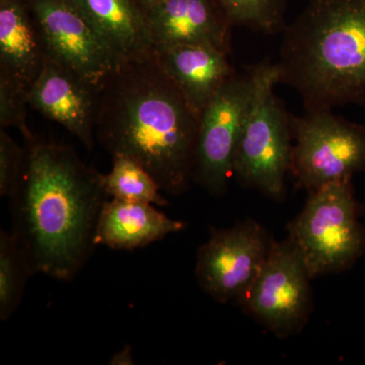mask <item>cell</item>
<instances>
[{
  "label": "cell",
  "instance_id": "obj_1",
  "mask_svg": "<svg viewBox=\"0 0 365 365\" xmlns=\"http://www.w3.org/2000/svg\"><path fill=\"white\" fill-rule=\"evenodd\" d=\"M96 139L130 158L163 192L181 195L193 181L199 118L155 55L117 64L98 88Z\"/></svg>",
  "mask_w": 365,
  "mask_h": 365
},
{
  "label": "cell",
  "instance_id": "obj_2",
  "mask_svg": "<svg viewBox=\"0 0 365 365\" xmlns=\"http://www.w3.org/2000/svg\"><path fill=\"white\" fill-rule=\"evenodd\" d=\"M26 167L13 202V232L34 274L69 281L95 248L107 199L104 175L63 144L26 143Z\"/></svg>",
  "mask_w": 365,
  "mask_h": 365
},
{
  "label": "cell",
  "instance_id": "obj_3",
  "mask_svg": "<svg viewBox=\"0 0 365 365\" xmlns=\"http://www.w3.org/2000/svg\"><path fill=\"white\" fill-rule=\"evenodd\" d=\"M276 66L304 111L365 107V0H307L283 30Z\"/></svg>",
  "mask_w": 365,
  "mask_h": 365
},
{
  "label": "cell",
  "instance_id": "obj_4",
  "mask_svg": "<svg viewBox=\"0 0 365 365\" xmlns=\"http://www.w3.org/2000/svg\"><path fill=\"white\" fill-rule=\"evenodd\" d=\"M251 69L254 93L235 148L232 174L242 186L281 200L292 169V116L274 93L279 83L276 63L265 59Z\"/></svg>",
  "mask_w": 365,
  "mask_h": 365
},
{
  "label": "cell",
  "instance_id": "obj_5",
  "mask_svg": "<svg viewBox=\"0 0 365 365\" xmlns=\"http://www.w3.org/2000/svg\"><path fill=\"white\" fill-rule=\"evenodd\" d=\"M288 232L312 279L349 268L365 246L351 179L329 182L309 193Z\"/></svg>",
  "mask_w": 365,
  "mask_h": 365
},
{
  "label": "cell",
  "instance_id": "obj_6",
  "mask_svg": "<svg viewBox=\"0 0 365 365\" xmlns=\"http://www.w3.org/2000/svg\"><path fill=\"white\" fill-rule=\"evenodd\" d=\"M292 169L300 188L309 193L329 182L365 172V126L334 114L306 111L292 117Z\"/></svg>",
  "mask_w": 365,
  "mask_h": 365
},
{
  "label": "cell",
  "instance_id": "obj_7",
  "mask_svg": "<svg viewBox=\"0 0 365 365\" xmlns=\"http://www.w3.org/2000/svg\"><path fill=\"white\" fill-rule=\"evenodd\" d=\"M309 272L289 240L271 242L267 260L240 302L278 337L299 332L313 309Z\"/></svg>",
  "mask_w": 365,
  "mask_h": 365
},
{
  "label": "cell",
  "instance_id": "obj_8",
  "mask_svg": "<svg viewBox=\"0 0 365 365\" xmlns=\"http://www.w3.org/2000/svg\"><path fill=\"white\" fill-rule=\"evenodd\" d=\"M255 88L253 71L232 78L217 91L201 114L193 181L222 196L234 177L232 162Z\"/></svg>",
  "mask_w": 365,
  "mask_h": 365
},
{
  "label": "cell",
  "instance_id": "obj_9",
  "mask_svg": "<svg viewBox=\"0 0 365 365\" xmlns=\"http://www.w3.org/2000/svg\"><path fill=\"white\" fill-rule=\"evenodd\" d=\"M271 242L266 230L251 220L227 230L212 228L197 253L199 285L222 304L239 299L260 273Z\"/></svg>",
  "mask_w": 365,
  "mask_h": 365
},
{
  "label": "cell",
  "instance_id": "obj_10",
  "mask_svg": "<svg viewBox=\"0 0 365 365\" xmlns=\"http://www.w3.org/2000/svg\"><path fill=\"white\" fill-rule=\"evenodd\" d=\"M46 54L98 86L117 66L104 42L71 0H26Z\"/></svg>",
  "mask_w": 365,
  "mask_h": 365
},
{
  "label": "cell",
  "instance_id": "obj_11",
  "mask_svg": "<svg viewBox=\"0 0 365 365\" xmlns=\"http://www.w3.org/2000/svg\"><path fill=\"white\" fill-rule=\"evenodd\" d=\"M98 88L46 54L42 71L29 91V106L63 126L91 150L96 141Z\"/></svg>",
  "mask_w": 365,
  "mask_h": 365
},
{
  "label": "cell",
  "instance_id": "obj_12",
  "mask_svg": "<svg viewBox=\"0 0 365 365\" xmlns=\"http://www.w3.org/2000/svg\"><path fill=\"white\" fill-rule=\"evenodd\" d=\"M148 21L155 52L200 44L230 53L232 25L218 0H160L148 4Z\"/></svg>",
  "mask_w": 365,
  "mask_h": 365
},
{
  "label": "cell",
  "instance_id": "obj_13",
  "mask_svg": "<svg viewBox=\"0 0 365 365\" xmlns=\"http://www.w3.org/2000/svg\"><path fill=\"white\" fill-rule=\"evenodd\" d=\"M96 31L117 64L148 58L155 46L144 0H71Z\"/></svg>",
  "mask_w": 365,
  "mask_h": 365
},
{
  "label": "cell",
  "instance_id": "obj_14",
  "mask_svg": "<svg viewBox=\"0 0 365 365\" xmlns=\"http://www.w3.org/2000/svg\"><path fill=\"white\" fill-rule=\"evenodd\" d=\"M155 56L199 118L217 91L235 73L228 53L212 46H172L157 50Z\"/></svg>",
  "mask_w": 365,
  "mask_h": 365
},
{
  "label": "cell",
  "instance_id": "obj_15",
  "mask_svg": "<svg viewBox=\"0 0 365 365\" xmlns=\"http://www.w3.org/2000/svg\"><path fill=\"white\" fill-rule=\"evenodd\" d=\"M187 223L172 220L151 204L106 200L96 227V246L133 251L182 232Z\"/></svg>",
  "mask_w": 365,
  "mask_h": 365
},
{
  "label": "cell",
  "instance_id": "obj_16",
  "mask_svg": "<svg viewBox=\"0 0 365 365\" xmlns=\"http://www.w3.org/2000/svg\"><path fill=\"white\" fill-rule=\"evenodd\" d=\"M45 58L44 43L26 0H0V78L30 91Z\"/></svg>",
  "mask_w": 365,
  "mask_h": 365
},
{
  "label": "cell",
  "instance_id": "obj_17",
  "mask_svg": "<svg viewBox=\"0 0 365 365\" xmlns=\"http://www.w3.org/2000/svg\"><path fill=\"white\" fill-rule=\"evenodd\" d=\"M34 274L25 249L14 232H0V319L6 322L20 307L26 282Z\"/></svg>",
  "mask_w": 365,
  "mask_h": 365
},
{
  "label": "cell",
  "instance_id": "obj_18",
  "mask_svg": "<svg viewBox=\"0 0 365 365\" xmlns=\"http://www.w3.org/2000/svg\"><path fill=\"white\" fill-rule=\"evenodd\" d=\"M104 187L109 198L157 206L169 203L157 180L130 158L113 157L111 172L104 175Z\"/></svg>",
  "mask_w": 365,
  "mask_h": 365
},
{
  "label": "cell",
  "instance_id": "obj_19",
  "mask_svg": "<svg viewBox=\"0 0 365 365\" xmlns=\"http://www.w3.org/2000/svg\"><path fill=\"white\" fill-rule=\"evenodd\" d=\"M232 26L272 35L284 30L285 0H218Z\"/></svg>",
  "mask_w": 365,
  "mask_h": 365
},
{
  "label": "cell",
  "instance_id": "obj_20",
  "mask_svg": "<svg viewBox=\"0 0 365 365\" xmlns=\"http://www.w3.org/2000/svg\"><path fill=\"white\" fill-rule=\"evenodd\" d=\"M28 96L26 88L6 78H0V127H16L25 138L26 143L36 140L26 125Z\"/></svg>",
  "mask_w": 365,
  "mask_h": 365
},
{
  "label": "cell",
  "instance_id": "obj_21",
  "mask_svg": "<svg viewBox=\"0 0 365 365\" xmlns=\"http://www.w3.org/2000/svg\"><path fill=\"white\" fill-rule=\"evenodd\" d=\"M26 148H21L0 129V196L13 199L18 193L26 167Z\"/></svg>",
  "mask_w": 365,
  "mask_h": 365
},
{
  "label": "cell",
  "instance_id": "obj_22",
  "mask_svg": "<svg viewBox=\"0 0 365 365\" xmlns=\"http://www.w3.org/2000/svg\"><path fill=\"white\" fill-rule=\"evenodd\" d=\"M111 365H133V353L130 345H125L121 350L115 353L109 360Z\"/></svg>",
  "mask_w": 365,
  "mask_h": 365
},
{
  "label": "cell",
  "instance_id": "obj_23",
  "mask_svg": "<svg viewBox=\"0 0 365 365\" xmlns=\"http://www.w3.org/2000/svg\"><path fill=\"white\" fill-rule=\"evenodd\" d=\"M144 1H145L148 6V4H155V2L160 1V0H144Z\"/></svg>",
  "mask_w": 365,
  "mask_h": 365
}]
</instances>
